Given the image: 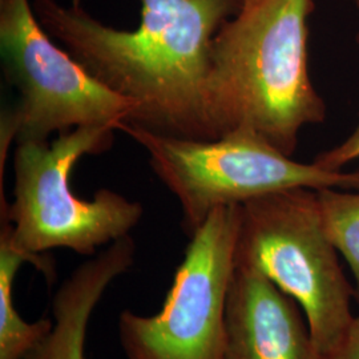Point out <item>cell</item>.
<instances>
[{
  "instance_id": "6da1fadb",
  "label": "cell",
  "mask_w": 359,
  "mask_h": 359,
  "mask_svg": "<svg viewBox=\"0 0 359 359\" xmlns=\"http://www.w3.org/2000/svg\"><path fill=\"white\" fill-rule=\"evenodd\" d=\"M39 22L92 76L135 104L127 124L217 140L210 117V47L244 0H142L133 31L105 26L81 0H31Z\"/></svg>"
},
{
  "instance_id": "7a4b0ae2",
  "label": "cell",
  "mask_w": 359,
  "mask_h": 359,
  "mask_svg": "<svg viewBox=\"0 0 359 359\" xmlns=\"http://www.w3.org/2000/svg\"><path fill=\"white\" fill-rule=\"evenodd\" d=\"M313 0H249L210 47L209 104L217 137L245 129L293 156L327 107L309 72Z\"/></svg>"
},
{
  "instance_id": "3957f363",
  "label": "cell",
  "mask_w": 359,
  "mask_h": 359,
  "mask_svg": "<svg viewBox=\"0 0 359 359\" xmlns=\"http://www.w3.org/2000/svg\"><path fill=\"white\" fill-rule=\"evenodd\" d=\"M115 130L108 126L79 127L60 133L51 144L16 145L13 200L7 203L0 196V225L48 283L55 281L56 271L47 252L69 249L93 257L99 248L129 236L142 219V204L112 189H99L90 200L72 191L77 161L108 151Z\"/></svg>"
},
{
  "instance_id": "277c9868",
  "label": "cell",
  "mask_w": 359,
  "mask_h": 359,
  "mask_svg": "<svg viewBox=\"0 0 359 359\" xmlns=\"http://www.w3.org/2000/svg\"><path fill=\"white\" fill-rule=\"evenodd\" d=\"M338 256L316 189L268 193L241 205L236 262L294 299L325 359L338 351L355 317V292Z\"/></svg>"
},
{
  "instance_id": "5b68a950",
  "label": "cell",
  "mask_w": 359,
  "mask_h": 359,
  "mask_svg": "<svg viewBox=\"0 0 359 359\" xmlns=\"http://www.w3.org/2000/svg\"><path fill=\"white\" fill-rule=\"evenodd\" d=\"M147 151L156 176L177 198L182 229L192 237L218 208L243 205L293 188L359 191V169L330 170L299 163L255 132L238 129L217 140H193L123 124Z\"/></svg>"
},
{
  "instance_id": "8992f818",
  "label": "cell",
  "mask_w": 359,
  "mask_h": 359,
  "mask_svg": "<svg viewBox=\"0 0 359 359\" xmlns=\"http://www.w3.org/2000/svg\"><path fill=\"white\" fill-rule=\"evenodd\" d=\"M240 217L241 205L218 208L189 237L156 314L120 313L126 359H222Z\"/></svg>"
},
{
  "instance_id": "52a82bcc",
  "label": "cell",
  "mask_w": 359,
  "mask_h": 359,
  "mask_svg": "<svg viewBox=\"0 0 359 359\" xmlns=\"http://www.w3.org/2000/svg\"><path fill=\"white\" fill-rule=\"evenodd\" d=\"M3 72L20 92L15 144L47 142L53 132L108 126L120 130L135 104L108 90L39 22L29 0H0Z\"/></svg>"
},
{
  "instance_id": "ba28073f",
  "label": "cell",
  "mask_w": 359,
  "mask_h": 359,
  "mask_svg": "<svg viewBox=\"0 0 359 359\" xmlns=\"http://www.w3.org/2000/svg\"><path fill=\"white\" fill-rule=\"evenodd\" d=\"M222 359L325 358L294 299L258 270L236 262Z\"/></svg>"
},
{
  "instance_id": "9c48e42d",
  "label": "cell",
  "mask_w": 359,
  "mask_h": 359,
  "mask_svg": "<svg viewBox=\"0 0 359 359\" xmlns=\"http://www.w3.org/2000/svg\"><path fill=\"white\" fill-rule=\"evenodd\" d=\"M136 243L126 236L80 264L52 299L53 326L23 359H87L92 314L105 292L135 265Z\"/></svg>"
},
{
  "instance_id": "30bf717a",
  "label": "cell",
  "mask_w": 359,
  "mask_h": 359,
  "mask_svg": "<svg viewBox=\"0 0 359 359\" xmlns=\"http://www.w3.org/2000/svg\"><path fill=\"white\" fill-rule=\"evenodd\" d=\"M27 257L13 246L0 226V359H23L51 332L52 318L27 322L13 302V283Z\"/></svg>"
},
{
  "instance_id": "8fae6325",
  "label": "cell",
  "mask_w": 359,
  "mask_h": 359,
  "mask_svg": "<svg viewBox=\"0 0 359 359\" xmlns=\"http://www.w3.org/2000/svg\"><path fill=\"white\" fill-rule=\"evenodd\" d=\"M317 194L326 231L353 273L359 304V191L323 188Z\"/></svg>"
},
{
  "instance_id": "7c38bea8",
  "label": "cell",
  "mask_w": 359,
  "mask_h": 359,
  "mask_svg": "<svg viewBox=\"0 0 359 359\" xmlns=\"http://www.w3.org/2000/svg\"><path fill=\"white\" fill-rule=\"evenodd\" d=\"M359 46V32L357 35ZM359 158V123L346 140L333 148L322 152L314 158V163L320 167L330 170H344L347 164Z\"/></svg>"
},
{
  "instance_id": "4fadbf2b",
  "label": "cell",
  "mask_w": 359,
  "mask_h": 359,
  "mask_svg": "<svg viewBox=\"0 0 359 359\" xmlns=\"http://www.w3.org/2000/svg\"><path fill=\"white\" fill-rule=\"evenodd\" d=\"M329 359H359V314L351 322L338 351Z\"/></svg>"
},
{
  "instance_id": "5bb4252c",
  "label": "cell",
  "mask_w": 359,
  "mask_h": 359,
  "mask_svg": "<svg viewBox=\"0 0 359 359\" xmlns=\"http://www.w3.org/2000/svg\"><path fill=\"white\" fill-rule=\"evenodd\" d=\"M351 1H353V3H354V4H355V6L359 8V0H351Z\"/></svg>"
},
{
  "instance_id": "9a60e30c",
  "label": "cell",
  "mask_w": 359,
  "mask_h": 359,
  "mask_svg": "<svg viewBox=\"0 0 359 359\" xmlns=\"http://www.w3.org/2000/svg\"><path fill=\"white\" fill-rule=\"evenodd\" d=\"M244 1H249V0H244Z\"/></svg>"
}]
</instances>
